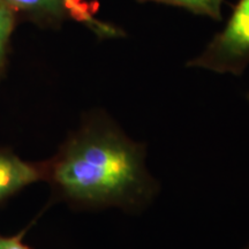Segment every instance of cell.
<instances>
[{
    "instance_id": "cell-1",
    "label": "cell",
    "mask_w": 249,
    "mask_h": 249,
    "mask_svg": "<svg viewBox=\"0 0 249 249\" xmlns=\"http://www.w3.org/2000/svg\"><path fill=\"white\" fill-rule=\"evenodd\" d=\"M44 166L54 200L77 210L139 214L160 194L147 166L145 143L129 138L101 108L87 112Z\"/></svg>"
},
{
    "instance_id": "cell-2",
    "label": "cell",
    "mask_w": 249,
    "mask_h": 249,
    "mask_svg": "<svg viewBox=\"0 0 249 249\" xmlns=\"http://www.w3.org/2000/svg\"><path fill=\"white\" fill-rule=\"evenodd\" d=\"M187 67L241 76L249 67V0H238L225 24Z\"/></svg>"
},
{
    "instance_id": "cell-3",
    "label": "cell",
    "mask_w": 249,
    "mask_h": 249,
    "mask_svg": "<svg viewBox=\"0 0 249 249\" xmlns=\"http://www.w3.org/2000/svg\"><path fill=\"white\" fill-rule=\"evenodd\" d=\"M27 21L42 29H59L68 21L80 23L99 39L124 38V29L99 18L97 0H2Z\"/></svg>"
},
{
    "instance_id": "cell-4",
    "label": "cell",
    "mask_w": 249,
    "mask_h": 249,
    "mask_svg": "<svg viewBox=\"0 0 249 249\" xmlns=\"http://www.w3.org/2000/svg\"><path fill=\"white\" fill-rule=\"evenodd\" d=\"M44 161H28L0 148V203L34 183L44 181Z\"/></svg>"
},
{
    "instance_id": "cell-5",
    "label": "cell",
    "mask_w": 249,
    "mask_h": 249,
    "mask_svg": "<svg viewBox=\"0 0 249 249\" xmlns=\"http://www.w3.org/2000/svg\"><path fill=\"white\" fill-rule=\"evenodd\" d=\"M135 1L140 4L156 2V4L173 6L219 22L223 20V5L225 0H135Z\"/></svg>"
},
{
    "instance_id": "cell-6",
    "label": "cell",
    "mask_w": 249,
    "mask_h": 249,
    "mask_svg": "<svg viewBox=\"0 0 249 249\" xmlns=\"http://www.w3.org/2000/svg\"><path fill=\"white\" fill-rule=\"evenodd\" d=\"M20 18L6 2L0 0V82L7 70L11 40Z\"/></svg>"
},
{
    "instance_id": "cell-7",
    "label": "cell",
    "mask_w": 249,
    "mask_h": 249,
    "mask_svg": "<svg viewBox=\"0 0 249 249\" xmlns=\"http://www.w3.org/2000/svg\"><path fill=\"white\" fill-rule=\"evenodd\" d=\"M24 232L14 235L0 234V249H31L29 245L23 241Z\"/></svg>"
},
{
    "instance_id": "cell-8",
    "label": "cell",
    "mask_w": 249,
    "mask_h": 249,
    "mask_svg": "<svg viewBox=\"0 0 249 249\" xmlns=\"http://www.w3.org/2000/svg\"><path fill=\"white\" fill-rule=\"evenodd\" d=\"M246 97H247V101L249 102V91L247 92V95H246Z\"/></svg>"
},
{
    "instance_id": "cell-9",
    "label": "cell",
    "mask_w": 249,
    "mask_h": 249,
    "mask_svg": "<svg viewBox=\"0 0 249 249\" xmlns=\"http://www.w3.org/2000/svg\"><path fill=\"white\" fill-rule=\"evenodd\" d=\"M244 249H249V244H248V245H247V246H246V247H245V248H244Z\"/></svg>"
}]
</instances>
